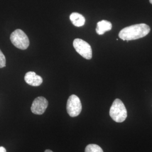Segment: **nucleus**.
Wrapping results in <instances>:
<instances>
[{"instance_id": "obj_11", "label": "nucleus", "mask_w": 152, "mask_h": 152, "mask_svg": "<svg viewBox=\"0 0 152 152\" xmlns=\"http://www.w3.org/2000/svg\"><path fill=\"white\" fill-rule=\"evenodd\" d=\"M6 66V58L4 54L0 50V68H4Z\"/></svg>"}, {"instance_id": "obj_8", "label": "nucleus", "mask_w": 152, "mask_h": 152, "mask_svg": "<svg viewBox=\"0 0 152 152\" xmlns=\"http://www.w3.org/2000/svg\"><path fill=\"white\" fill-rule=\"evenodd\" d=\"M112 28V23L109 21L103 20L97 23L96 32L99 35L104 34V33L109 31Z\"/></svg>"}, {"instance_id": "obj_2", "label": "nucleus", "mask_w": 152, "mask_h": 152, "mask_svg": "<svg viewBox=\"0 0 152 152\" xmlns=\"http://www.w3.org/2000/svg\"><path fill=\"white\" fill-rule=\"evenodd\" d=\"M109 114L110 117L116 122H123L127 118V112L124 104L119 99H116L112 104Z\"/></svg>"}, {"instance_id": "obj_7", "label": "nucleus", "mask_w": 152, "mask_h": 152, "mask_svg": "<svg viewBox=\"0 0 152 152\" xmlns=\"http://www.w3.org/2000/svg\"><path fill=\"white\" fill-rule=\"evenodd\" d=\"M24 80L27 84L32 86H39L43 82L42 78L34 72H27L24 77Z\"/></svg>"}, {"instance_id": "obj_3", "label": "nucleus", "mask_w": 152, "mask_h": 152, "mask_svg": "<svg viewBox=\"0 0 152 152\" xmlns=\"http://www.w3.org/2000/svg\"><path fill=\"white\" fill-rule=\"evenodd\" d=\"M10 40L11 43L18 49L26 50L29 46V40L27 34L19 29L11 33Z\"/></svg>"}, {"instance_id": "obj_1", "label": "nucleus", "mask_w": 152, "mask_h": 152, "mask_svg": "<svg viewBox=\"0 0 152 152\" xmlns=\"http://www.w3.org/2000/svg\"><path fill=\"white\" fill-rule=\"evenodd\" d=\"M151 31V28L146 24L132 25L122 29L119 33V37L124 41H131L146 36Z\"/></svg>"}, {"instance_id": "obj_6", "label": "nucleus", "mask_w": 152, "mask_h": 152, "mask_svg": "<svg viewBox=\"0 0 152 152\" xmlns=\"http://www.w3.org/2000/svg\"><path fill=\"white\" fill-rule=\"evenodd\" d=\"M48 107V101L46 98L39 96L33 102L31 111L33 113L37 115L44 114Z\"/></svg>"}, {"instance_id": "obj_10", "label": "nucleus", "mask_w": 152, "mask_h": 152, "mask_svg": "<svg viewBox=\"0 0 152 152\" xmlns=\"http://www.w3.org/2000/svg\"><path fill=\"white\" fill-rule=\"evenodd\" d=\"M85 152H103V151L98 145L91 144L86 147Z\"/></svg>"}, {"instance_id": "obj_14", "label": "nucleus", "mask_w": 152, "mask_h": 152, "mask_svg": "<svg viewBox=\"0 0 152 152\" xmlns=\"http://www.w3.org/2000/svg\"><path fill=\"white\" fill-rule=\"evenodd\" d=\"M149 2H150L151 4H152V0H149Z\"/></svg>"}, {"instance_id": "obj_12", "label": "nucleus", "mask_w": 152, "mask_h": 152, "mask_svg": "<svg viewBox=\"0 0 152 152\" xmlns=\"http://www.w3.org/2000/svg\"><path fill=\"white\" fill-rule=\"evenodd\" d=\"M0 152H6V150L4 147H0Z\"/></svg>"}, {"instance_id": "obj_4", "label": "nucleus", "mask_w": 152, "mask_h": 152, "mask_svg": "<svg viewBox=\"0 0 152 152\" xmlns=\"http://www.w3.org/2000/svg\"><path fill=\"white\" fill-rule=\"evenodd\" d=\"M73 45L76 51L83 58L87 60L92 58V49L87 42L80 38H76L74 40Z\"/></svg>"}, {"instance_id": "obj_5", "label": "nucleus", "mask_w": 152, "mask_h": 152, "mask_svg": "<svg viewBox=\"0 0 152 152\" xmlns=\"http://www.w3.org/2000/svg\"><path fill=\"white\" fill-rule=\"evenodd\" d=\"M66 110L72 117H75L81 113L82 104L80 98L76 95H72L67 101Z\"/></svg>"}, {"instance_id": "obj_13", "label": "nucleus", "mask_w": 152, "mask_h": 152, "mask_svg": "<svg viewBox=\"0 0 152 152\" xmlns=\"http://www.w3.org/2000/svg\"><path fill=\"white\" fill-rule=\"evenodd\" d=\"M45 152H53L52 151H51V150H50V149H46Z\"/></svg>"}, {"instance_id": "obj_9", "label": "nucleus", "mask_w": 152, "mask_h": 152, "mask_svg": "<svg viewBox=\"0 0 152 152\" xmlns=\"http://www.w3.org/2000/svg\"><path fill=\"white\" fill-rule=\"evenodd\" d=\"M69 18L72 24L76 27H82L85 23V17L78 12L72 13Z\"/></svg>"}]
</instances>
